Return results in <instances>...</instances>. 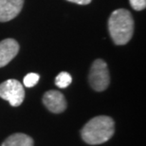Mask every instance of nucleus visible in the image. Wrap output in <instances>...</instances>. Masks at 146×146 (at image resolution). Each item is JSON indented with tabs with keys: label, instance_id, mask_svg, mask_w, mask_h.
I'll return each instance as SVG.
<instances>
[{
	"label": "nucleus",
	"instance_id": "f8f14e48",
	"mask_svg": "<svg viewBox=\"0 0 146 146\" xmlns=\"http://www.w3.org/2000/svg\"><path fill=\"white\" fill-rule=\"evenodd\" d=\"M68 1L75 3V4L78 5H88L91 2V0H68Z\"/></svg>",
	"mask_w": 146,
	"mask_h": 146
},
{
	"label": "nucleus",
	"instance_id": "9b49d317",
	"mask_svg": "<svg viewBox=\"0 0 146 146\" xmlns=\"http://www.w3.org/2000/svg\"><path fill=\"white\" fill-rule=\"evenodd\" d=\"M130 5L134 10L142 11L146 8V0H129Z\"/></svg>",
	"mask_w": 146,
	"mask_h": 146
},
{
	"label": "nucleus",
	"instance_id": "9d476101",
	"mask_svg": "<svg viewBox=\"0 0 146 146\" xmlns=\"http://www.w3.org/2000/svg\"><path fill=\"white\" fill-rule=\"evenodd\" d=\"M40 79V76L36 74V73H29L25 76L24 80H23V83H24V86L27 87H33L38 83Z\"/></svg>",
	"mask_w": 146,
	"mask_h": 146
},
{
	"label": "nucleus",
	"instance_id": "0eeeda50",
	"mask_svg": "<svg viewBox=\"0 0 146 146\" xmlns=\"http://www.w3.org/2000/svg\"><path fill=\"white\" fill-rule=\"evenodd\" d=\"M19 52V44L16 40L7 38L0 42V68L7 66Z\"/></svg>",
	"mask_w": 146,
	"mask_h": 146
},
{
	"label": "nucleus",
	"instance_id": "6e6552de",
	"mask_svg": "<svg viewBox=\"0 0 146 146\" xmlns=\"http://www.w3.org/2000/svg\"><path fill=\"white\" fill-rule=\"evenodd\" d=\"M34 141L31 137L23 133H15L8 137L1 146H33Z\"/></svg>",
	"mask_w": 146,
	"mask_h": 146
},
{
	"label": "nucleus",
	"instance_id": "7ed1b4c3",
	"mask_svg": "<svg viewBox=\"0 0 146 146\" xmlns=\"http://www.w3.org/2000/svg\"><path fill=\"white\" fill-rule=\"evenodd\" d=\"M88 81L91 87L98 92L104 91L110 84V74L107 64L102 59L93 62L90 68Z\"/></svg>",
	"mask_w": 146,
	"mask_h": 146
},
{
	"label": "nucleus",
	"instance_id": "39448f33",
	"mask_svg": "<svg viewBox=\"0 0 146 146\" xmlns=\"http://www.w3.org/2000/svg\"><path fill=\"white\" fill-rule=\"evenodd\" d=\"M43 104L50 112L58 114L66 109V101L62 93L58 90H48L43 96Z\"/></svg>",
	"mask_w": 146,
	"mask_h": 146
},
{
	"label": "nucleus",
	"instance_id": "f03ea898",
	"mask_svg": "<svg viewBox=\"0 0 146 146\" xmlns=\"http://www.w3.org/2000/svg\"><path fill=\"white\" fill-rule=\"evenodd\" d=\"M110 36L116 45L123 46L133 37L134 19L129 11L118 9L114 11L108 20Z\"/></svg>",
	"mask_w": 146,
	"mask_h": 146
},
{
	"label": "nucleus",
	"instance_id": "20e7f679",
	"mask_svg": "<svg viewBox=\"0 0 146 146\" xmlns=\"http://www.w3.org/2000/svg\"><path fill=\"white\" fill-rule=\"evenodd\" d=\"M0 98L8 101L13 106H21L25 99L23 84L15 79H10L0 84Z\"/></svg>",
	"mask_w": 146,
	"mask_h": 146
},
{
	"label": "nucleus",
	"instance_id": "f257e3e1",
	"mask_svg": "<svg viewBox=\"0 0 146 146\" xmlns=\"http://www.w3.org/2000/svg\"><path fill=\"white\" fill-rule=\"evenodd\" d=\"M115 133V122L108 116H97L84 124L81 130V137L90 145L106 142Z\"/></svg>",
	"mask_w": 146,
	"mask_h": 146
},
{
	"label": "nucleus",
	"instance_id": "423d86ee",
	"mask_svg": "<svg viewBox=\"0 0 146 146\" xmlns=\"http://www.w3.org/2000/svg\"><path fill=\"white\" fill-rule=\"evenodd\" d=\"M24 0H0V22H8L22 11Z\"/></svg>",
	"mask_w": 146,
	"mask_h": 146
},
{
	"label": "nucleus",
	"instance_id": "1a4fd4ad",
	"mask_svg": "<svg viewBox=\"0 0 146 146\" xmlns=\"http://www.w3.org/2000/svg\"><path fill=\"white\" fill-rule=\"evenodd\" d=\"M72 82V77L68 72H60L55 79V84L59 88H66L68 87Z\"/></svg>",
	"mask_w": 146,
	"mask_h": 146
}]
</instances>
